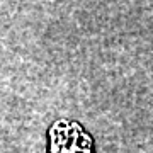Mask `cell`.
Listing matches in <instances>:
<instances>
[{
    "mask_svg": "<svg viewBox=\"0 0 153 153\" xmlns=\"http://www.w3.org/2000/svg\"><path fill=\"white\" fill-rule=\"evenodd\" d=\"M51 153H94L92 140L82 126L70 121H58L51 131Z\"/></svg>",
    "mask_w": 153,
    "mask_h": 153,
    "instance_id": "1",
    "label": "cell"
}]
</instances>
